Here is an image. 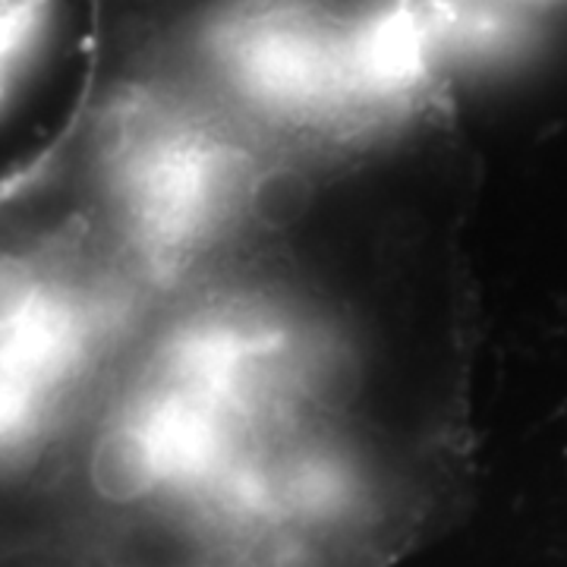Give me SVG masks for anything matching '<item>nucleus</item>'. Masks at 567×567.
Returning a JSON list of instances; mask_svg holds the SVG:
<instances>
[{"label": "nucleus", "instance_id": "nucleus-1", "mask_svg": "<svg viewBox=\"0 0 567 567\" xmlns=\"http://www.w3.org/2000/svg\"><path fill=\"white\" fill-rule=\"evenodd\" d=\"M164 303L99 208L63 237L0 249V466L51 445L92 391L104 398Z\"/></svg>", "mask_w": 567, "mask_h": 567}, {"label": "nucleus", "instance_id": "nucleus-2", "mask_svg": "<svg viewBox=\"0 0 567 567\" xmlns=\"http://www.w3.org/2000/svg\"><path fill=\"white\" fill-rule=\"evenodd\" d=\"M54 22L58 0H0V117L39 70Z\"/></svg>", "mask_w": 567, "mask_h": 567}]
</instances>
